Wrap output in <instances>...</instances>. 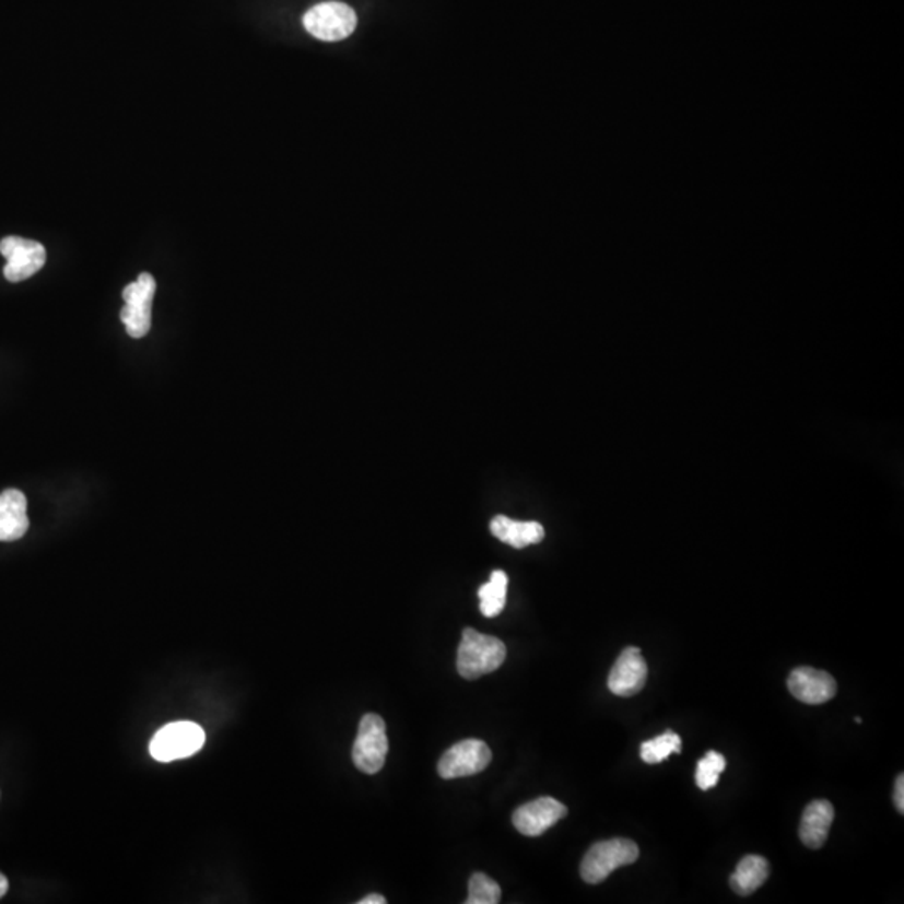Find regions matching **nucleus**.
I'll return each mask as SVG.
<instances>
[{
    "mask_svg": "<svg viewBox=\"0 0 904 904\" xmlns=\"http://www.w3.org/2000/svg\"><path fill=\"white\" fill-rule=\"evenodd\" d=\"M506 645L496 636L465 629L458 648L459 676L466 680H476L496 672L506 660Z\"/></svg>",
    "mask_w": 904,
    "mask_h": 904,
    "instance_id": "nucleus-1",
    "label": "nucleus"
},
{
    "mask_svg": "<svg viewBox=\"0 0 904 904\" xmlns=\"http://www.w3.org/2000/svg\"><path fill=\"white\" fill-rule=\"evenodd\" d=\"M638 856H641V850L633 841L623 840V837L600 841L594 844L583 858L579 872H582L583 881H587L588 884H598L622 866L633 865Z\"/></svg>",
    "mask_w": 904,
    "mask_h": 904,
    "instance_id": "nucleus-2",
    "label": "nucleus"
},
{
    "mask_svg": "<svg viewBox=\"0 0 904 904\" xmlns=\"http://www.w3.org/2000/svg\"><path fill=\"white\" fill-rule=\"evenodd\" d=\"M389 752L386 723L377 714H365L359 724L357 737L352 748V761L364 774H377L386 764Z\"/></svg>",
    "mask_w": 904,
    "mask_h": 904,
    "instance_id": "nucleus-3",
    "label": "nucleus"
},
{
    "mask_svg": "<svg viewBox=\"0 0 904 904\" xmlns=\"http://www.w3.org/2000/svg\"><path fill=\"white\" fill-rule=\"evenodd\" d=\"M204 730L195 723H173L154 733L150 743L151 758L173 762L191 758L204 745Z\"/></svg>",
    "mask_w": 904,
    "mask_h": 904,
    "instance_id": "nucleus-4",
    "label": "nucleus"
},
{
    "mask_svg": "<svg viewBox=\"0 0 904 904\" xmlns=\"http://www.w3.org/2000/svg\"><path fill=\"white\" fill-rule=\"evenodd\" d=\"M156 294V280L150 273H140L137 282L129 283L122 290L125 307H122L121 322L126 332L132 339H143L151 330V308Z\"/></svg>",
    "mask_w": 904,
    "mask_h": 904,
    "instance_id": "nucleus-5",
    "label": "nucleus"
},
{
    "mask_svg": "<svg viewBox=\"0 0 904 904\" xmlns=\"http://www.w3.org/2000/svg\"><path fill=\"white\" fill-rule=\"evenodd\" d=\"M304 25L307 33L317 39L336 43L354 33L357 27V15L352 8L342 2H324L314 5L304 15Z\"/></svg>",
    "mask_w": 904,
    "mask_h": 904,
    "instance_id": "nucleus-6",
    "label": "nucleus"
},
{
    "mask_svg": "<svg viewBox=\"0 0 904 904\" xmlns=\"http://www.w3.org/2000/svg\"><path fill=\"white\" fill-rule=\"evenodd\" d=\"M493 754L488 743L478 739H466L447 749L437 764V773L443 779H459L474 776L488 767Z\"/></svg>",
    "mask_w": 904,
    "mask_h": 904,
    "instance_id": "nucleus-7",
    "label": "nucleus"
},
{
    "mask_svg": "<svg viewBox=\"0 0 904 904\" xmlns=\"http://www.w3.org/2000/svg\"><path fill=\"white\" fill-rule=\"evenodd\" d=\"M0 254L8 260L4 277L12 283L24 282L36 275L46 265L47 258L43 244L21 236H5L4 240L0 242Z\"/></svg>",
    "mask_w": 904,
    "mask_h": 904,
    "instance_id": "nucleus-8",
    "label": "nucleus"
},
{
    "mask_svg": "<svg viewBox=\"0 0 904 904\" xmlns=\"http://www.w3.org/2000/svg\"><path fill=\"white\" fill-rule=\"evenodd\" d=\"M648 667L641 648L629 647L620 654L619 660L611 667L608 689L619 697H633L647 682Z\"/></svg>",
    "mask_w": 904,
    "mask_h": 904,
    "instance_id": "nucleus-9",
    "label": "nucleus"
},
{
    "mask_svg": "<svg viewBox=\"0 0 904 904\" xmlns=\"http://www.w3.org/2000/svg\"><path fill=\"white\" fill-rule=\"evenodd\" d=\"M568 814L565 805L553 797H540L516 809L513 824L525 836H541Z\"/></svg>",
    "mask_w": 904,
    "mask_h": 904,
    "instance_id": "nucleus-10",
    "label": "nucleus"
},
{
    "mask_svg": "<svg viewBox=\"0 0 904 904\" xmlns=\"http://www.w3.org/2000/svg\"><path fill=\"white\" fill-rule=\"evenodd\" d=\"M787 689L799 702L808 705H821L836 695L837 683L834 677L824 670L799 667L790 672Z\"/></svg>",
    "mask_w": 904,
    "mask_h": 904,
    "instance_id": "nucleus-11",
    "label": "nucleus"
},
{
    "mask_svg": "<svg viewBox=\"0 0 904 904\" xmlns=\"http://www.w3.org/2000/svg\"><path fill=\"white\" fill-rule=\"evenodd\" d=\"M30 529L27 497L19 490L0 493V541L11 543L21 540Z\"/></svg>",
    "mask_w": 904,
    "mask_h": 904,
    "instance_id": "nucleus-12",
    "label": "nucleus"
},
{
    "mask_svg": "<svg viewBox=\"0 0 904 904\" xmlns=\"http://www.w3.org/2000/svg\"><path fill=\"white\" fill-rule=\"evenodd\" d=\"M833 821L834 808L830 801H824V799L812 801L802 812L799 837L806 846L819 849L826 843Z\"/></svg>",
    "mask_w": 904,
    "mask_h": 904,
    "instance_id": "nucleus-13",
    "label": "nucleus"
},
{
    "mask_svg": "<svg viewBox=\"0 0 904 904\" xmlns=\"http://www.w3.org/2000/svg\"><path fill=\"white\" fill-rule=\"evenodd\" d=\"M491 533L503 543L509 547L521 548L531 547L543 541L544 528L537 521H515L508 516H496L491 519Z\"/></svg>",
    "mask_w": 904,
    "mask_h": 904,
    "instance_id": "nucleus-14",
    "label": "nucleus"
},
{
    "mask_svg": "<svg viewBox=\"0 0 904 904\" xmlns=\"http://www.w3.org/2000/svg\"><path fill=\"white\" fill-rule=\"evenodd\" d=\"M768 872H771V866L767 859L755 855L745 856L730 876V888L739 896H751L765 883Z\"/></svg>",
    "mask_w": 904,
    "mask_h": 904,
    "instance_id": "nucleus-15",
    "label": "nucleus"
},
{
    "mask_svg": "<svg viewBox=\"0 0 904 904\" xmlns=\"http://www.w3.org/2000/svg\"><path fill=\"white\" fill-rule=\"evenodd\" d=\"M506 594H508V575L496 570L491 573L490 582L484 583L480 588L481 613L488 619L500 615L506 607Z\"/></svg>",
    "mask_w": 904,
    "mask_h": 904,
    "instance_id": "nucleus-16",
    "label": "nucleus"
},
{
    "mask_svg": "<svg viewBox=\"0 0 904 904\" xmlns=\"http://www.w3.org/2000/svg\"><path fill=\"white\" fill-rule=\"evenodd\" d=\"M680 752H682V740L679 733L667 730L661 736L642 743L641 758L647 764H660L665 759H669L672 754H680Z\"/></svg>",
    "mask_w": 904,
    "mask_h": 904,
    "instance_id": "nucleus-17",
    "label": "nucleus"
},
{
    "mask_svg": "<svg viewBox=\"0 0 904 904\" xmlns=\"http://www.w3.org/2000/svg\"><path fill=\"white\" fill-rule=\"evenodd\" d=\"M726 758L719 752L708 751L704 759H701L697 764V773H695V783L702 790L714 789L719 784L720 774L726 771Z\"/></svg>",
    "mask_w": 904,
    "mask_h": 904,
    "instance_id": "nucleus-18",
    "label": "nucleus"
},
{
    "mask_svg": "<svg viewBox=\"0 0 904 904\" xmlns=\"http://www.w3.org/2000/svg\"><path fill=\"white\" fill-rule=\"evenodd\" d=\"M501 900V888L484 872H474L469 880L468 904H496Z\"/></svg>",
    "mask_w": 904,
    "mask_h": 904,
    "instance_id": "nucleus-19",
    "label": "nucleus"
},
{
    "mask_svg": "<svg viewBox=\"0 0 904 904\" xmlns=\"http://www.w3.org/2000/svg\"><path fill=\"white\" fill-rule=\"evenodd\" d=\"M894 806H896L897 811L903 814L904 812V776L900 774L896 777V784H894Z\"/></svg>",
    "mask_w": 904,
    "mask_h": 904,
    "instance_id": "nucleus-20",
    "label": "nucleus"
},
{
    "mask_svg": "<svg viewBox=\"0 0 904 904\" xmlns=\"http://www.w3.org/2000/svg\"><path fill=\"white\" fill-rule=\"evenodd\" d=\"M387 900L380 894H368L364 900L359 901V904H386Z\"/></svg>",
    "mask_w": 904,
    "mask_h": 904,
    "instance_id": "nucleus-21",
    "label": "nucleus"
},
{
    "mask_svg": "<svg viewBox=\"0 0 904 904\" xmlns=\"http://www.w3.org/2000/svg\"><path fill=\"white\" fill-rule=\"evenodd\" d=\"M9 891V881L4 874H0V897H4Z\"/></svg>",
    "mask_w": 904,
    "mask_h": 904,
    "instance_id": "nucleus-22",
    "label": "nucleus"
}]
</instances>
